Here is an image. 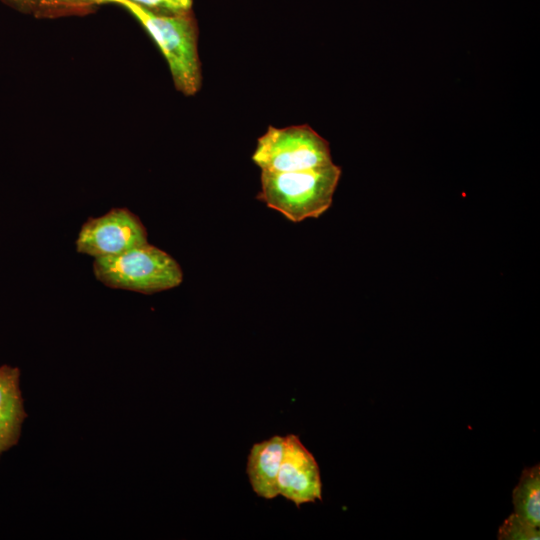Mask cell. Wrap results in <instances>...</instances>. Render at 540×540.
Wrapping results in <instances>:
<instances>
[{"mask_svg": "<svg viewBox=\"0 0 540 540\" xmlns=\"http://www.w3.org/2000/svg\"><path fill=\"white\" fill-rule=\"evenodd\" d=\"M21 10H31L37 6V0H6Z\"/></svg>", "mask_w": 540, "mask_h": 540, "instance_id": "cell-13", "label": "cell"}, {"mask_svg": "<svg viewBox=\"0 0 540 540\" xmlns=\"http://www.w3.org/2000/svg\"><path fill=\"white\" fill-rule=\"evenodd\" d=\"M20 378L18 367L0 366V457L17 445L27 418Z\"/></svg>", "mask_w": 540, "mask_h": 540, "instance_id": "cell-7", "label": "cell"}, {"mask_svg": "<svg viewBox=\"0 0 540 540\" xmlns=\"http://www.w3.org/2000/svg\"><path fill=\"white\" fill-rule=\"evenodd\" d=\"M341 172L334 163L291 172L261 171L257 199L291 222L318 218L332 205Z\"/></svg>", "mask_w": 540, "mask_h": 540, "instance_id": "cell-2", "label": "cell"}, {"mask_svg": "<svg viewBox=\"0 0 540 540\" xmlns=\"http://www.w3.org/2000/svg\"><path fill=\"white\" fill-rule=\"evenodd\" d=\"M284 437L274 435L255 443L248 455L246 473L252 490L265 499L279 495L277 477L283 453Z\"/></svg>", "mask_w": 540, "mask_h": 540, "instance_id": "cell-8", "label": "cell"}, {"mask_svg": "<svg viewBox=\"0 0 540 540\" xmlns=\"http://www.w3.org/2000/svg\"><path fill=\"white\" fill-rule=\"evenodd\" d=\"M500 540H539V528L526 523L515 513L504 520L498 531Z\"/></svg>", "mask_w": 540, "mask_h": 540, "instance_id": "cell-10", "label": "cell"}, {"mask_svg": "<svg viewBox=\"0 0 540 540\" xmlns=\"http://www.w3.org/2000/svg\"><path fill=\"white\" fill-rule=\"evenodd\" d=\"M88 5L86 0H37V6L51 10L76 9Z\"/></svg>", "mask_w": 540, "mask_h": 540, "instance_id": "cell-12", "label": "cell"}, {"mask_svg": "<svg viewBox=\"0 0 540 540\" xmlns=\"http://www.w3.org/2000/svg\"><path fill=\"white\" fill-rule=\"evenodd\" d=\"M92 4H117L127 9L145 28L165 57L175 87L186 96L196 94L202 81L198 55V28L191 12L156 13L129 0H86Z\"/></svg>", "mask_w": 540, "mask_h": 540, "instance_id": "cell-1", "label": "cell"}, {"mask_svg": "<svg viewBox=\"0 0 540 540\" xmlns=\"http://www.w3.org/2000/svg\"><path fill=\"white\" fill-rule=\"evenodd\" d=\"M253 162L266 172H291L333 163L329 143L308 125L269 126L258 138Z\"/></svg>", "mask_w": 540, "mask_h": 540, "instance_id": "cell-4", "label": "cell"}, {"mask_svg": "<svg viewBox=\"0 0 540 540\" xmlns=\"http://www.w3.org/2000/svg\"><path fill=\"white\" fill-rule=\"evenodd\" d=\"M514 513L535 528L540 527V466L522 471L512 492Z\"/></svg>", "mask_w": 540, "mask_h": 540, "instance_id": "cell-9", "label": "cell"}, {"mask_svg": "<svg viewBox=\"0 0 540 540\" xmlns=\"http://www.w3.org/2000/svg\"><path fill=\"white\" fill-rule=\"evenodd\" d=\"M156 13L180 14L191 12L193 0H129Z\"/></svg>", "mask_w": 540, "mask_h": 540, "instance_id": "cell-11", "label": "cell"}, {"mask_svg": "<svg viewBox=\"0 0 540 540\" xmlns=\"http://www.w3.org/2000/svg\"><path fill=\"white\" fill-rule=\"evenodd\" d=\"M277 485L279 495L292 501L297 507L322 499L318 463L295 434L284 437Z\"/></svg>", "mask_w": 540, "mask_h": 540, "instance_id": "cell-6", "label": "cell"}, {"mask_svg": "<svg viewBox=\"0 0 540 540\" xmlns=\"http://www.w3.org/2000/svg\"><path fill=\"white\" fill-rule=\"evenodd\" d=\"M93 273L107 287L143 294L166 291L183 281L179 263L149 243L116 256L94 259Z\"/></svg>", "mask_w": 540, "mask_h": 540, "instance_id": "cell-3", "label": "cell"}, {"mask_svg": "<svg viewBox=\"0 0 540 540\" xmlns=\"http://www.w3.org/2000/svg\"><path fill=\"white\" fill-rule=\"evenodd\" d=\"M148 243L147 231L128 208H112L86 220L75 241L76 251L96 258L112 257Z\"/></svg>", "mask_w": 540, "mask_h": 540, "instance_id": "cell-5", "label": "cell"}]
</instances>
